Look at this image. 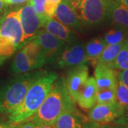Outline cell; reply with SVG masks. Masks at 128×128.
<instances>
[{
  "label": "cell",
  "instance_id": "1",
  "mask_svg": "<svg viewBox=\"0 0 128 128\" xmlns=\"http://www.w3.org/2000/svg\"><path fill=\"white\" fill-rule=\"evenodd\" d=\"M57 78V75L54 72H38L22 103L9 115L10 122L19 124L32 118L48 96Z\"/></svg>",
  "mask_w": 128,
  "mask_h": 128
},
{
  "label": "cell",
  "instance_id": "2",
  "mask_svg": "<svg viewBox=\"0 0 128 128\" xmlns=\"http://www.w3.org/2000/svg\"><path fill=\"white\" fill-rule=\"evenodd\" d=\"M76 110L66 91L64 79L57 78L45 100L32 116V120L34 124H54L65 111Z\"/></svg>",
  "mask_w": 128,
  "mask_h": 128
},
{
  "label": "cell",
  "instance_id": "3",
  "mask_svg": "<svg viewBox=\"0 0 128 128\" xmlns=\"http://www.w3.org/2000/svg\"><path fill=\"white\" fill-rule=\"evenodd\" d=\"M38 72L20 74L0 89V112L9 115L22 103Z\"/></svg>",
  "mask_w": 128,
  "mask_h": 128
},
{
  "label": "cell",
  "instance_id": "4",
  "mask_svg": "<svg viewBox=\"0 0 128 128\" xmlns=\"http://www.w3.org/2000/svg\"><path fill=\"white\" fill-rule=\"evenodd\" d=\"M19 9L6 15L0 22V56L7 58L23 46Z\"/></svg>",
  "mask_w": 128,
  "mask_h": 128
},
{
  "label": "cell",
  "instance_id": "5",
  "mask_svg": "<svg viewBox=\"0 0 128 128\" xmlns=\"http://www.w3.org/2000/svg\"><path fill=\"white\" fill-rule=\"evenodd\" d=\"M68 2L84 26H97L107 19L112 0H68Z\"/></svg>",
  "mask_w": 128,
  "mask_h": 128
},
{
  "label": "cell",
  "instance_id": "6",
  "mask_svg": "<svg viewBox=\"0 0 128 128\" xmlns=\"http://www.w3.org/2000/svg\"><path fill=\"white\" fill-rule=\"evenodd\" d=\"M88 76L89 70L86 64L73 66L67 73L66 79H64L65 87L73 102H76L89 78Z\"/></svg>",
  "mask_w": 128,
  "mask_h": 128
},
{
  "label": "cell",
  "instance_id": "7",
  "mask_svg": "<svg viewBox=\"0 0 128 128\" xmlns=\"http://www.w3.org/2000/svg\"><path fill=\"white\" fill-rule=\"evenodd\" d=\"M20 20L23 30V46L36 36L42 28L45 18L37 14L34 6L28 2L27 4L19 9Z\"/></svg>",
  "mask_w": 128,
  "mask_h": 128
},
{
  "label": "cell",
  "instance_id": "8",
  "mask_svg": "<svg viewBox=\"0 0 128 128\" xmlns=\"http://www.w3.org/2000/svg\"><path fill=\"white\" fill-rule=\"evenodd\" d=\"M56 60L58 66L60 68L86 64L88 60L86 55L85 45L77 41L67 44V46L60 52Z\"/></svg>",
  "mask_w": 128,
  "mask_h": 128
},
{
  "label": "cell",
  "instance_id": "9",
  "mask_svg": "<svg viewBox=\"0 0 128 128\" xmlns=\"http://www.w3.org/2000/svg\"><path fill=\"white\" fill-rule=\"evenodd\" d=\"M124 113V110L117 102L112 104L97 103L90 109L88 118L91 122L105 124L119 118Z\"/></svg>",
  "mask_w": 128,
  "mask_h": 128
},
{
  "label": "cell",
  "instance_id": "10",
  "mask_svg": "<svg viewBox=\"0 0 128 128\" xmlns=\"http://www.w3.org/2000/svg\"><path fill=\"white\" fill-rule=\"evenodd\" d=\"M33 39L37 41L44 50L47 62H53L56 60L66 45L64 41L46 32L45 29H40Z\"/></svg>",
  "mask_w": 128,
  "mask_h": 128
},
{
  "label": "cell",
  "instance_id": "11",
  "mask_svg": "<svg viewBox=\"0 0 128 128\" xmlns=\"http://www.w3.org/2000/svg\"><path fill=\"white\" fill-rule=\"evenodd\" d=\"M53 17L64 24V25L76 31L81 32L84 26L70 4L68 0L60 1L56 9Z\"/></svg>",
  "mask_w": 128,
  "mask_h": 128
},
{
  "label": "cell",
  "instance_id": "12",
  "mask_svg": "<svg viewBox=\"0 0 128 128\" xmlns=\"http://www.w3.org/2000/svg\"><path fill=\"white\" fill-rule=\"evenodd\" d=\"M42 28L46 32L51 34L65 44H70L76 41L77 36L76 33L68 26L58 22L54 17L47 16L44 21Z\"/></svg>",
  "mask_w": 128,
  "mask_h": 128
},
{
  "label": "cell",
  "instance_id": "13",
  "mask_svg": "<svg viewBox=\"0 0 128 128\" xmlns=\"http://www.w3.org/2000/svg\"><path fill=\"white\" fill-rule=\"evenodd\" d=\"M95 80L98 90L116 89L118 75L115 70L105 64L98 63L95 69Z\"/></svg>",
  "mask_w": 128,
  "mask_h": 128
},
{
  "label": "cell",
  "instance_id": "14",
  "mask_svg": "<svg viewBox=\"0 0 128 128\" xmlns=\"http://www.w3.org/2000/svg\"><path fill=\"white\" fill-rule=\"evenodd\" d=\"M98 88L95 78H89L80 94L78 96L76 103L84 110H90L96 104V96Z\"/></svg>",
  "mask_w": 128,
  "mask_h": 128
},
{
  "label": "cell",
  "instance_id": "15",
  "mask_svg": "<svg viewBox=\"0 0 128 128\" xmlns=\"http://www.w3.org/2000/svg\"><path fill=\"white\" fill-rule=\"evenodd\" d=\"M115 26L123 28L128 31V7L112 0L108 17Z\"/></svg>",
  "mask_w": 128,
  "mask_h": 128
},
{
  "label": "cell",
  "instance_id": "16",
  "mask_svg": "<svg viewBox=\"0 0 128 128\" xmlns=\"http://www.w3.org/2000/svg\"><path fill=\"white\" fill-rule=\"evenodd\" d=\"M26 55L31 61L34 69L39 68L47 63L46 54L40 44L32 38L23 46Z\"/></svg>",
  "mask_w": 128,
  "mask_h": 128
},
{
  "label": "cell",
  "instance_id": "17",
  "mask_svg": "<svg viewBox=\"0 0 128 128\" xmlns=\"http://www.w3.org/2000/svg\"><path fill=\"white\" fill-rule=\"evenodd\" d=\"M84 120L77 110H67L57 118L54 124L55 128H83Z\"/></svg>",
  "mask_w": 128,
  "mask_h": 128
},
{
  "label": "cell",
  "instance_id": "18",
  "mask_svg": "<svg viewBox=\"0 0 128 128\" xmlns=\"http://www.w3.org/2000/svg\"><path fill=\"white\" fill-rule=\"evenodd\" d=\"M107 45L108 44L103 38H96L88 41L85 45L86 55L88 60H92L93 63L96 62L97 64V60Z\"/></svg>",
  "mask_w": 128,
  "mask_h": 128
},
{
  "label": "cell",
  "instance_id": "19",
  "mask_svg": "<svg viewBox=\"0 0 128 128\" xmlns=\"http://www.w3.org/2000/svg\"><path fill=\"white\" fill-rule=\"evenodd\" d=\"M34 69L33 65L26 55L24 48H22L14 58L11 67L12 71L15 74L20 75L28 73Z\"/></svg>",
  "mask_w": 128,
  "mask_h": 128
},
{
  "label": "cell",
  "instance_id": "20",
  "mask_svg": "<svg viewBox=\"0 0 128 128\" xmlns=\"http://www.w3.org/2000/svg\"><path fill=\"white\" fill-rule=\"evenodd\" d=\"M125 41H126L118 44L107 45L104 50L102 51V53L101 54L100 56L97 60V64L100 63V64H105L106 66H108L112 68V65L114 64V60L116 59L121 48L124 44Z\"/></svg>",
  "mask_w": 128,
  "mask_h": 128
},
{
  "label": "cell",
  "instance_id": "21",
  "mask_svg": "<svg viewBox=\"0 0 128 128\" xmlns=\"http://www.w3.org/2000/svg\"><path fill=\"white\" fill-rule=\"evenodd\" d=\"M128 31L123 28L115 26L105 34L103 39L108 45L118 44L127 40Z\"/></svg>",
  "mask_w": 128,
  "mask_h": 128
},
{
  "label": "cell",
  "instance_id": "22",
  "mask_svg": "<svg viewBox=\"0 0 128 128\" xmlns=\"http://www.w3.org/2000/svg\"><path fill=\"white\" fill-rule=\"evenodd\" d=\"M112 68L119 70L128 69V41L127 40L114 60Z\"/></svg>",
  "mask_w": 128,
  "mask_h": 128
},
{
  "label": "cell",
  "instance_id": "23",
  "mask_svg": "<svg viewBox=\"0 0 128 128\" xmlns=\"http://www.w3.org/2000/svg\"><path fill=\"white\" fill-rule=\"evenodd\" d=\"M116 102V89L98 90L96 96V103L112 104Z\"/></svg>",
  "mask_w": 128,
  "mask_h": 128
},
{
  "label": "cell",
  "instance_id": "24",
  "mask_svg": "<svg viewBox=\"0 0 128 128\" xmlns=\"http://www.w3.org/2000/svg\"><path fill=\"white\" fill-rule=\"evenodd\" d=\"M116 102L124 111H128V89L118 80L116 88Z\"/></svg>",
  "mask_w": 128,
  "mask_h": 128
},
{
  "label": "cell",
  "instance_id": "25",
  "mask_svg": "<svg viewBox=\"0 0 128 128\" xmlns=\"http://www.w3.org/2000/svg\"><path fill=\"white\" fill-rule=\"evenodd\" d=\"M47 0H30L29 2L34 6L36 13L41 18H45L47 17L45 12V7H46Z\"/></svg>",
  "mask_w": 128,
  "mask_h": 128
},
{
  "label": "cell",
  "instance_id": "26",
  "mask_svg": "<svg viewBox=\"0 0 128 128\" xmlns=\"http://www.w3.org/2000/svg\"><path fill=\"white\" fill-rule=\"evenodd\" d=\"M61 0H47L46 7H45V12L46 16L53 17L55 12L56 9L58 4L60 2Z\"/></svg>",
  "mask_w": 128,
  "mask_h": 128
},
{
  "label": "cell",
  "instance_id": "27",
  "mask_svg": "<svg viewBox=\"0 0 128 128\" xmlns=\"http://www.w3.org/2000/svg\"><path fill=\"white\" fill-rule=\"evenodd\" d=\"M117 75H118V80H120L128 89V69L119 70Z\"/></svg>",
  "mask_w": 128,
  "mask_h": 128
},
{
  "label": "cell",
  "instance_id": "28",
  "mask_svg": "<svg viewBox=\"0 0 128 128\" xmlns=\"http://www.w3.org/2000/svg\"><path fill=\"white\" fill-rule=\"evenodd\" d=\"M18 128H35V124L32 122V120H26L22 123H19Z\"/></svg>",
  "mask_w": 128,
  "mask_h": 128
},
{
  "label": "cell",
  "instance_id": "29",
  "mask_svg": "<svg viewBox=\"0 0 128 128\" xmlns=\"http://www.w3.org/2000/svg\"><path fill=\"white\" fill-rule=\"evenodd\" d=\"M83 128H113L109 127V126H105V125H100V124L94 123V122H92L90 124H85Z\"/></svg>",
  "mask_w": 128,
  "mask_h": 128
},
{
  "label": "cell",
  "instance_id": "30",
  "mask_svg": "<svg viewBox=\"0 0 128 128\" xmlns=\"http://www.w3.org/2000/svg\"><path fill=\"white\" fill-rule=\"evenodd\" d=\"M6 4H20L24 2H29L30 0H4Z\"/></svg>",
  "mask_w": 128,
  "mask_h": 128
},
{
  "label": "cell",
  "instance_id": "31",
  "mask_svg": "<svg viewBox=\"0 0 128 128\" xmlns=\"http://www.w3.org/2000/svg\"><path fill=\"white\" fill-rule=\"evenodd\" d=\"M0 128H18V124L10 122L9 124H0Z\"/></svg>",
  "mask_w": 128,
  "mask_h": 128
},
{
  "label": "cell",
  "instance_id": "32",
  "mask_svg": "<svg viewBox=\"0 0 128 128\" xmlns=\"http://www.w3.org/2000/svg\"><path fill=\"white\" fill-rule=\"evenodd\" d=\"M35 128H55L54 124H35Z\"/></svg>",
  "mask_w": 128,
  "mask_h": 128
},
{
  "label": "cell",
  "instance_id": "33",
  "mask_svg": "<svg viewBox=\"0 0 128 128\" xmlns=\"http://www.w3.org/2000/svg\"><path fill=\"white\" fill-rule=\"evenodd\" d=\"M114 1L116 2H118V3H120V4H121L128 7V0H114Z\"/></svg>",
  "mask_w": 128,
  "mask_h": 128
},
{
  "label": "cell",
  "instance_id": "34",
  "mask_svg": "<svg viewBox=\"0 0 128 128\" xmlns=\"http://www.w3.org/2000/svg\"><path fill=\"white\" fill-rule=\"evenodd\" d=\"M5 5H6V3L4 2V0H0V13L2 12V10L4 8Z\"/></svg>",
  "mask_w": 128,
  "mask_h": 128
},
{
  "label": "cell",
  "instance_id": "35",
  "mask_svg": "<svg viewBox=\"0 0 128 128\" xmlns=\"http://www.w3.org/2000/svg\"><path fill=\"white\" fill-rule=\"evenodd\" d=\"M114 128H128V124H120Z\"/></svg>",
  "mask_w": 128,
  "mask_h": 128
},
{
  "label": "cell",
  "instance_id": "36",
  "mask_svg": "<svg viewBox=\"0 0 128 128\" xmlns=\"http://www.w3.org/2000/svg\"><path fill=\"white\" fill-rule=\"evenodd\" d=\"M6 58H5V57H3V56H0V66L3 64V62L4 61V60L6 59Z\"/></svg>",
  "mask_w": 128,
  "mask_h": 128
},
{
  "label": "cell",
  "instance_id": "37",
  "mask_svg": "<svg viewBox=\"0 0 128 128\" xmlns=\"http://www.w3.org/2000/svg\"><path fill=\"white\" fill-rule=\"evenodd\" d=\"M127 41H128V38H127Z\"/></svg>",
  "mask_w": 128,
  "mask_h": 128
}]
</instances>
